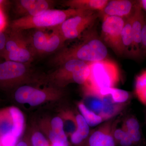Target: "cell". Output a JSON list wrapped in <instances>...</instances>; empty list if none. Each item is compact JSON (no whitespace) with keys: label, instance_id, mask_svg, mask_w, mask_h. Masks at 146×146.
<instances>
[{"label":"cell","instance_id":"5bb4252c","mask_svg":"<svg viewBox=\"0 0 146 146\" xmlns=\"http://www.w3.org/2000/svg\"><path fill=\"white\" fill-rule=\"evenodd\" d=\"M50 130L48 133L51 143H58L62 146H69L68 136L64 129L63 120L60 117L53 118L51 121Z\"/></svg>","mask_w":146,"mask_h":146},{"label":"cell","instance_id":"f546056e","mask_svg":"<svg viewBox=\"0 0 146 146\" xmlns=\"http://www.w3.org/2000/svg\"><path fill=\"white\" fill-rule=\"evenodd\" d=\"M18 138L11 132L0 137V142L2 146H16L18 143Z\"/></svg>","mask_w":146,"mask_h":146},{"label":"cell","instance_id":"277c9868","mask_svg":"<svg viewBox=\"0 0 146 146\" xmlns=\"http://www.w3.org/2000/svg\"><path fill=\"white\" fill-rule=\"evenodd\" d=\"M89 65L90 75L83 88L98 92L104 88H114L119 83V69L115 61L107 58Z\"/></svg>","mask_w":146,"mask_h":146},{"label":"cell","instance_id":"30bf717a","mask_svg":"<svg viewBox=\"0 0 146 146\" xmlns=\"http://www.w3.org/2000/svg\"><path fill=\"white\" fill-rule=\"evenodd\" d=\"M98 14L94 11H86L68 18L57 27L65 41L80 37L94 24Z\"/></svg>","mask_w":146,"mask_h":146},{"label":"cell","instance_id":"9c48e42d","mask_svg":"<svg viewBox=\"0 0 146 146\" xmlns=\"http://www.w3.org/2000/svg\"><path fill=\"white\" fill-rule=\"evenodd\" d=\"M125 22L124 18L120 17L104 16L102 24L103 42L119 56L124 55L121 34Z\"/></svg>","mask_w":146,"mask_h":146},{"label":"cell","instance_id":"836d02e7","mask_svg":"<svg viewBox=\"0 0 146 146\" xmlns=\"http://www.w3.org/2000/svg\"><path fill=\"white\" fill-rule=\"evenodd\" d=\"M6 26V18L2 8L0 7V32L5 31Z\"/></svg>","mask_w":146,"mask_h":146},{"label":"cell","instance_id":"83f0119b","mask_svg":"<svg viewBox=\"0 0 146 146\" xmlns=\"http://www.w3.org/2000/svg\"><path fill=\"white\" fill-rule=\"evenodd\" d=\"M36 0H17L15 1L14 10L19 18L27 16Z\"/></svg>","mask_w":146,"mask_h":146},{"label":"cell","instance_id":"8fae6325","mask_svg":"<svg viewBox=\"0 0 146 146\" xmlns=\"http://www.w3.org/2000/svg\"><path fill=\"white\" fill-rule=\"evenodd\" d=\"M113 127L110 122L102 126L89 135L84 146H117Z\"/></svg>","mask_w":146,"mask_h":146},{"label":"cell","instance_id":"f1b7e54d","mask_svg":"<svg viewBox=\"0 0 146 146\" xmlns=\"http://www.w3.org/2000/svg\"><path fill=\"white\" fill-rule=\"evenodd\" d=\"M31 141L32 146H50V144L43 134L39 131L33 133Z\"/></svg>","mask_w":146,"mask_h":146},{"label":"cell","instance_id":"ba28073f","mask_svg":"<svg viewBox=\"0 0 146 146\" xmlns=\"http://www.w3.org/2000/svg\"><path fill=\"white\" fill-rule=\"evenodd\" d=\"M63 93L62 89L52 85L41 88L25 84L17 88L14 93V98L19 103L35 106L48 101L58 99Z\"/></svg>","mask_w":146,"mask_h":146},{"label":"cell","instance_id":"7402d4cb","mask_svg":"<svg viewBox=\"0 0 146 146\" xmlns=\"http://www.w3.org/2000/svg\"><path fill=\"white\" fill-rule=\"evenodd\" d=\"M136 98L142 104L146 106V70L136 76L134 84Z\"/></svg>","mask_w":146,"mask_h":146},{"label":"cell","instance_id":"d6986e66","mask_svg":"<svg viewBox=\"0 0 146 146\" xmlns=\"http://www.w3.org/2000/svg\"><path fill=\"white\" fill-rule=\"evenodd\" d=\"M122 128L130 136L136 146L140 145L143 140L141 126L138 119L133 116L127 118L124 123Z\"/></svg>","mask_w":146,"mask_h":146},{"label":"cell","instance_id":"8d00e7d4","mask_svg":"<svg viewBox=\"0 0 146 146\" xmlns=\"http://www.w3.org/2000/svg\"><path fill=\"white\" fill-rule=\"evenodd\" d=\"M7 2V1H4V0H0V7L3 8V6L5 5Z\"/></svg>","mask_w":146,"mask_h":146},{"label":"cell","instance_id":"44dd1931","mask_svg":"<svg viewBox=\"0 0 146 146\" xmlns=\"http://www.w3.org/2000/svg\"><path fill=\"white\" fill-rule=\"evenodd\" d=\"M13 121V127L11 132L19 138L23 132L25 128V117L20 109L14 106L8 108Z\"/></svg>","mask_w":146,"mask_h":146},{"label":"cell","instance_id":"e575fe53","mask_svg":"<svg viewBox=\"0 0 146 146\" xmlns=\"http://www.w3.org/2000/svg\"><path fill=\"white\" fill-rule=\"evenodd\" d=\"M138 4L143 10L146 11V0H141L138 1Z\"/></svg>","mask_w":146,"mask_h":146},{"label":"cell","instance_id":"2e32d148","mask_svg":"<svg viewBox=\"0 0 146 146\" xmlns=\"http://www.w3.org/2000/svg\"><path fill=\"white\" fill-rule=\"evenodd\" d=\"M76 117L77 129L76 131L70 136L71 142L76 146L84 145L89 137L90 128L89 126L80 114Z\"/></svg>","mask_w":146,"mask_h":146},{"label":"cell","instance_id":"ac0fdd59","mask_svg":"<svg viewBox=\"0 0 146 146\" xmlns=\"http://www.w3.org/2000/svg\"><path fill=\"white\" fill-rule=\"evenodd\" d=\"M84 100L82 102L88 109L97 115L101 116L103 101L102 96L98 92L84 89Z\"/></svg>","mask_w":146,"mask_h":146},{"label":"cell","instance_id":"9a60e30c","mask_svg":"<svg viewBox=\"0 0 146 146\" xmlns=\"http://www.w3.org/2000/svg\"><path fill=\"white\" fill-rule=\"evenodd\" d=\"M108 1V0H68L64 1L63 5L68 8L101 12Z\"/></svg>","mask_w":146,"mask_h":146},{"label":"cell","instance_id":"d590c367","mask_svg":"<svg viewBox=\"0 0 146 146\" xmlns=\"http://www.w3.org/2000/svg\"><path fill=\"white\" fill-rule=\"evenodd\" d=\"M16 146H29L28 145L25 141H21L16 144Z\"/></svg>","mask_w":146,"mask_h":146},{"label":"cell","instance_id":"5b68a950","mask_svg":"<svg viewBox=\"0 0 146 146\" xmlns=\"http://www.w3.org/2000/svg\"><path fill=\"white\" fill-rule=\"evenodd\" d=\"M41 79L35 75L31 63L7 60L0 62V88L11 89L31 83H41Z\"/></svg>","mask_w":146,"mask_h":146},{"label":"cell","instance_id":"484cf974","mask_svg":"<svg viewBox=\"0 0 146 146\" xmlns=\"http://www.w3.org/2000/svg\"><path fill=\"white\" fill-rule=\"evenodd\" d=\"M12 118L9 108L0 110V137L11 131Z\"/></svg>","mask_w":146,"mask_h":146},{"label":"cell","instance_id":"7c38bea8","mask_svg":"<svg viewBox=\"0 0 146 146\" xmlns=\"http://www.w3.org/2000/svg\"><path fill=\"white\" fill-rule=\"evenodd\" d=\"M128 18L131 25L135 50L138 58L142 56L141 51L142 31L145 15L138 1L135 3L133 13Z\"/></svg>","mask_w":146,"mask_h":146},{"label":"cell","instance_id":"d6a6232c","mask_svg":"<svg viewBox=\"0 0 146 146\" xmlns=\"http://www.w3.org/2000/svg\"><path fill=\"white\" fill-rule=\"evenodd\" d=\"M7 39V34L4 31L0 32V56L1 57L5 48Z\"/></svg>","mask_w":146,"mask_h":146},{"label":"cell","instance_id":"4fadbf2b","mask_svg":"<svg viewBox=\"0 0 146 146\" xmlns=\"http://www.w3.org/2000/svg\"><path fill=\"white\" fill-rule=\"evenodd\" d=\"M135 3L129 0L109 1L100 13L104 16L129 18L133 13Z\"/></svg>","mask_w":146,"mask_h":146},{"label":"cell","instance_id":"8992f818","mask_svg":"<svg viewBox=\"0 0 146 146\" xmlns=\"http://www.w3.org/2000/svg\"><path fill=\"white\" fill-rule=\"evenodd\" d=\"M46 29H34L27 35L29 45L34 57L55 53L63 48L65 41L57 27Z\"/></svg>","mask_w":146,"mask_h":146},{"label":"cell","instance_id":"d4e9b609","mask_svg":"<svg viewBox=\"0 0 146 146\" xmlns=\"http://www.w3.org/2000/svg\"><path fill=\"white\" fill-rule=\"evenodd\" d=\"M60 118L63 120L64 129L66 135L68 137L70 136L76 130V117L72 112L68 110L62 112Z\"/></svg>","mask_w":146,"mask_h":146},{"label":"cell","instance_id":"f35d334b","mask_svg":"<svg viewBox=\"0 0 146 146\" xmlns=\"http://www.w3.org/2000/svg\"><path fill=\"white\" fill-rule=\"evenodd\" d=\"M0 146H2L1 144V142H0Z\"/></svg>","mask_w":146,"mask_h":146},{"label":"cell","instance_id":"603a6c76","mask_svg":"<svg viewBox=\"0 0 146 146\" xmlns=\"http://www.w3.org/2000/svg\"><path fill=\"white\" fill-rule=\"evenodd\" d=\"M102 96L110 94L115 102L124 104L130 100L131 96L128 91L115 88H107L101 89L98 92Z\"/></svg>","mask_w":146,"mask_h":146},{"label":"cell","instance_id":"74e56055","mask_svg":"<svg viewBox=\"0 0 146 146\" xmlns=\"http://www.w3.org/2000/svg\"><path fill=\"white\" fill-rule=\"evenodd\" d=\"M50 146H62L61 145H60V144L58 143H54V144H52L51 143L50 144Z\"/></svg>","mask_w":146,"mask_h":146},{"label":"cell","instance_id":"4316f807","mask_svg":"<svg viewBox=\"0 0 146 146\" xmlns=\"http://www.w3.org/2000/svg\"><path fill=\"white\" fill-rule=\"evenodd\" d=\"M56 1L52 0H36L26 16H34L46 11L53 9Z\"/></svg>","mask_w":146,"mask_h":146},{"label":"cell","instance_id":"3957f363","mask_svg":"<svg viewBox=\"0 0 146 146\" xmlns=\"http://www.w3.org/2000/svg\"><path fill=\"white\" fill-rule=\"evenodd\" d=\"M89 63L81 60H71L56 67V69L45 76H42L43 83L62 88L71 83L84 85L90 75Z\"/></svg>","mask_w":146,"mask_h":146},{"label":"cell","instance_id":"7a4b0ae2","mask_svg":"<svg viewBox=\"0 0 146 146\" xmlns=\"http://www.w3.org/2000/svg\"><path fill=\"white\" fill-rule=\"evenodd\" d=\"M86 11L68 8L66 9H49L34 16H28L13 20L11 29L25 31L34 29H46L60 25L68 18Z\"/></svg>","mask_w":146,"mask_h":146},{"label":"cell","instance_id":"4dcf8cb0","mask_svg":"<svg viewBox=\"0 0 146 146\" xmlns=\"http://www.w3.org/2000/svg\"><path fill=\"white\" fill-rule=\"evenodd\" d=\"M141 51L142 55L146 56V16L145 15L143 27L142 31Z\"/></svg>","mask_w":146,"mask_h":146},{"label":"cell","instance_id":"e0dca14e","mask_svg":"<svg viewBox=\"0 0 146 146\" xmlns=\"http://www.w3.org/2000/svg\"><path fill=\"white\" fill-rule=\"evenodd\" d=\"M121 38L124 55L133 58H138L135 50L131 25L128 18L125 20L122 32Z\"/></svg>","mask_w":146,"mask_h":146},{"label":"cell","instance_id":"52a82bcc","mask_svg":"<svg viewBox=\"0 0 146 146\" xmlns=\"http://www.w3.org/2000/svg\"><path fill=\"white\" fill-rule=\"evenodd\" d=\"M1 57L5 60L31 63L35 57L24 31L11 29L7 34L5 48Z\"/></svg>","mask_w":146,"mask_h":146},{"label":"cell","instance_id":"6da1fadb","mask_svg":"<svg viewBox=\"0 0 146 146\" xmlns=\"http://www.w3.org/2000/svg\"><path fill=\"white\" fill-rule=\"evenodd\" d=\"M85 31L82 41L70 47L62 48L50 60V64L57 67L71 60L93 63L107 58L108 51L103 41L94 31Z\"/></svg>","mask_w":146,"mask_h":146},{"label":"cell","instance_id":"ffe728a7","mask_svg":"<svg viewBox=\"0 0 146 146\" xmlns=\"http://www.w3.org/2000/svg\"><path fill=\"white\" fill-rule=\"evenodd\" d=\"M103 108L101 117L104 121L109 119L119 114L123 108L125 104L115 102L110 94L102 96Z\"/></svg>","mask_w":146,"mask_h":146},{"label":"cell","instance_id":"1f68e13d","mask_svg":"<svg viewBox=\"0 0 146 146\" xmlns=\"http://www.w3.org/2000/svg\"><path fill=\"white\" fill-rule=\"evenodd\" d=\"M127 132L123 128L117 129L113 131V136L116 145L123 138H124Z\"/></svg>","mask_w":146,"mask_h":146},{"label":"cell","instance_id":"cb8c5ba5","mask_svg":"<svg viewBox=\"0 0 146 146\" xmlns=\"http://www.w3.org/2000/svg\"><path fill=\"white\" fill-rule=\"evenodd\" d=\"M79 110L81 115L85 119L89 126L95 127L104 121L99 115H97L94 112L88 109L84 104L82 102H80L78 104Z\"/></svg>","mask_w":146,"mask_h":146}]
</instances>
